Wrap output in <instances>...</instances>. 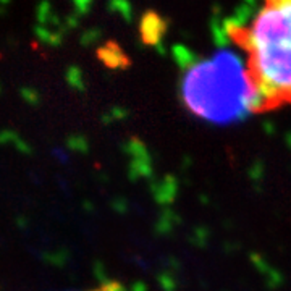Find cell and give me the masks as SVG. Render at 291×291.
Here are the masks:
<instances>
[{
	"label": "cell",
	"mask_w": 291,
	"mask_h": 291,
	"mask_svg": "<svg viewBox=\"0 0 291 291\" xmlns=\"http://www.w3.org/2000/svg\"><path fill=\"white\" fill-rule=\"evenodd\" d=\"M259 99V113L291 106V0H262L246 25L231 28Z\"/></svg>",
	"instance_id": "cell-1"
},
{
	"label": "cell",
	"mask_w": 291,
	"mask_h": 291,
	"mask_svg": "<svg viewBox=\"0 0 291 291\" xmlns=\"http://www.w3.org/2000/svg\"><path fill=\"white\" fill-rule=\"evenodd\" d=\"M182 102L196 118L230 125L259 113V99L243 54L222 49L184 70L180 84Z\"/></svg>",
	"instance_id": "cell-2"
},
{
	"label": "cell",
	"mask_w": 291,
	"mask_h": 291,
	"mask_svg": "<svg viewBox=\"0 0 291 291\" xmlns=\"http://www.w3.org/2000/svg\"><path fill=\"white\" fill-rule=\"evenodd\" d=\"M97 55L110 68L121 67V65H125L126 63V58L123 55V52H121L118 49V45H115L113 42H109L107 45H104V47L99 49Z\"/></svg>",
	"instance_id": "cell-3"
},
{
	"label": "cell",
	"mask_w": 291,
	"mask_h": 291,
	"mask_svg": "<svg viewBox=\"0 0 291 291\" xmlns=\"http://www.w3.org/2000/svg\"><path fill=\"white\" fill-rule=\"evenodd\" d=\"M36 34L39 36V39H42L44 42H47V44L57 45L62 40V33H52V31H49V29H45L44 26H37Z\"/></svg>",
	"instance_id": "cell-4"
},
{
	"label": "cell",
	"mask_w": 291,
	"mask_h": 291,
	"mask_svg": "<svg viewBox=\"0 0 291 291\" xmlns=\"http://www.w3.org/2000/svg\"><path fill=\"white\" fill-rule=\"evenodd\" d=\"M54 15L52 13V5L49 0H42V2L39 3L37 7V20L40 23V26H44L45 23L50 20V16Z\"/></svg>",
	"instance_id": "cell-5"
},
{
	"label": "cell",
	"mask_w": 291,
	"mask_h": 291,
	"mask_svg": "<svg viewBox=\"0 0 291 291\" xmlns=\"http://www.w3.org/2000/svg\"><path fill=\"white\" fill-rule=\"evenodd\" d=\"M92 0H73L74 7H76L78 13H86L87 10H89V5H91Z\"/></svg>",
	"instance_id": "cell-6"
},
{
	"label": "cell",
	"mask_w": 291,
	"mask_h": 291,
	"mask_svg": "<svg viewBox=\"0 0 291 291\" xmlns=\"http://www.w3.org/2000/svg\"><path fill=\"white\" fill-rule=\"evenodd\" d=\"M94 291H116V287H104V288H101V290H94Z\"/></svg>",
	"instance_id": "cell-7"
}]
</instances>
